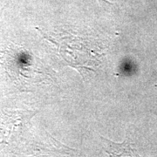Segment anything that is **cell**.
<instances>
[{
	"label": "cell",
	"mask_w": 157,
	"mask_h": 157,
	"mask_svg": "<svg viewBox=\"0 0 157 157\" xmlns=\"http://www.w3.org/2000/svg\"><path fill=\"white\" fill-rule=\"evenodd\" d=\"M103 138V137H102ZM105 140V142L107 143V147H106V151L108 153L109 155H113V156H121V155H128L132 153V150L129 147L127 146V142L123 144H117V143H113V141L108 140L106 138H103Z\"/></svg>",
	"instance_id": "cell-1"
},
{
	"label": "cell",
	"mask_w": 157,
	"mask_h": 157,
	"mask_svg": "<svg viewBox=\"0 0 157 157\" xmlns=\"http://www.w3.org/2000/svg\"><path fill=\"white\" fill-rule=\"evenodd\" d=\"M135 66L133 62L128 59H125L120 66V72L123 75H131L135 73Z\"/></svg>",
	"instance_id": "cell-2"
}]
</instances>
